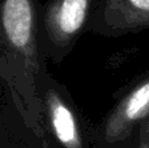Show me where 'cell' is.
Returning <instances> with one entry per match:
<instances>
[{"label": "cell", "mask_w": 149, "mask_h": 148, "mask_svg": "<svg viewBox=\"0 0 149 148\" xmlns=\"http://www.w3.org/2000/svg\"><path fill=\"white\" fill-rule=\"evenodd\" d=\"M136 148H149V121H145L141 123L140 142Z\"/></svg>", "instance_id": "6"}, {"label": "cell", "mask_w": 149, "mask_h": 148, "mask_svg": "<svg viewBox=\"0 0 149 148\" xmlns=\"http://www.w3.org/2000/svg\"><path fill=\"white\" fill-rule=\"evenodd\" d=\"M97 0H49L42 9L45 49L60 60L92 22Z\"/></svg>", "instance_id": "2"}, {"label": "cell", "mask_w": 149, "mask_h": 148, "mask_svg": "<svg viewBox=\"0 0 149 148\" xmlns=\"http://www.w3.org/2000/svg\"><path fill=\"white\" fill-rule=\"evenodd\" d=\"M149 118V75L137 81L109 113L103 125L107 143H118L128 138L134 127Z\"/></svg>", "instance_id": "4"}, {"label": "cell", "mask_w": 149, "mask_h": 148, "mask_svg": "<svg viewBox=\"0 0 149 148\" xmlns=\"http://www.w3.org/2000/svg\"><path fill=\"white\" fill-rule=\"evenodd\" d=\"M90 26L105 36H120L149 28V0H97Z\"/></svg>", "instance_id": "3"}, {"label": "cell", "mask_w": 149, "mask_h": 148, "mask_svg": "<svg viewBox=\"0 0 149 148\" xmlns=\"http://www.w3.org/2000/svg\"><path fill=\"white\" fill-rule=\"evenodd\" d=\"M38 0H3L1 49L3 67H8V80L24 84L22 104L30 108L36 97L37 79L41 73L38 50ZM22 87L20 88V93ZM18 97L21 98V94Z\"/></svg>", "instance_id": "1"}, {"label": "cell", "mask_w": 149, "mask_h": 148, "mask_svg": "<svg viewBox=\"0 0 149 148\" xmlns=\"http://www.w3.org/2000/svg\"><path fill=\"white\" fill-rule=\"evenodd\" d=\"M43 104L50 127L60 146L63 148H85L79 118L65 97L52 85H46Z\"/></svg>", "instance_id": "5"}]
</instances>
